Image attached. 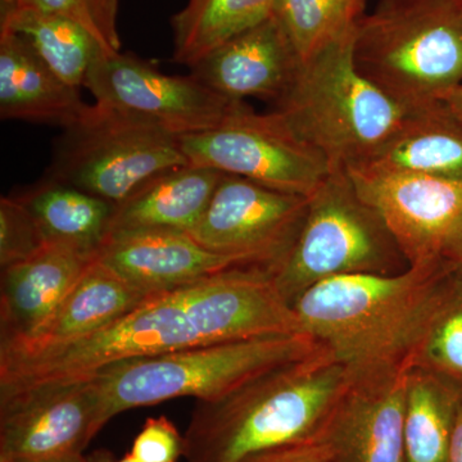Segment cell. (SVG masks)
<instances>
[{
  "label": "cell",
  "instance_id": "cell-1",
  "mask_svg": "<svg viewBox=\"0 0 462 462\" xmlns=\"http://www.w3.org/2000/svg\"><path fill=\"white\" fill-rule=\"evenodd\" d=\"M302 333L272 270L236 264L152 294L123 318L83 338L32 351L0 352V394L88 379L130 358Z\"/></svg>",
  "mask_w": 462,
  "mask_h": 462
},
{
  "label": "cell",
  "instance_id": "cell-2",
  "mask_svg": "<svg viewBox=\"0 0 462 462\" xmlns=\"http://www.w3.org/2000/svg\"><path fill=\"white\" fill-rule=\"evenodd\" d=\"M447 261L397 275H345L310 288L293 309L302 329L352 379L401 372L454 279Z\"/></svg>",
  "mask_w": 462,
  "mask_h": 462
},
{
  "label": "cell",
  "instance_id": "cell-3",
  "mask_svg": "<svg viewBox=\"0 0 462 462\" xmlns=\"http://www.w3.org/2000/svg\"><path fill=\"white\" fill-rule=\"evenodd\" d=\"M352 383L325 349L272 370L233 393L199 401L184 433L185 462H240L316 439Z\"/></svg>",
  "mask_w": 462,
  "mask_h": 462
},
{
  "label": "cell",
  "instance_id": "cell-4",
  "mask_svg": "<svg viewBox=\"0 0 462 462\" xmlns=\"http://www.w3.org/2000/svg\"><path fill=\"white\" fill-rule=\"evenodd\" d=\"M354 35L302 63L273 112L333 169L366 163L413 109L380 90L357 69Z\"/></svg>",
  "mask_w": 462,
  "mask_h": 462
},
{
  "label": "cell",
  "instance_id": "cell-5",
  "mask_svg": "<svg viewBox=\"0 0 462 462\" xmlns=\"http://www.w3.org/2000/svg\"><path fill=\"white\" fill-rule=\"evenodd\" d=\"M354 58L397 102H437L462 84V0H379L358 23Z\"/></svg>",
  "mask_w": 462,
  "mask_h": 462
},
{
  "label": "cell",
  "instance_id": "cell-6",
  "mask_svg": "<svg viewBox=\"0 0 462 462\" xmlns=\"http://www.w3.org/2000/svg\"><path fill=\"white\" fill-rule=\"evenodd\" d=\"M322 349L305 333L261 337L117 361L93 376L98 379L111 420L127 410L173 398H223L263 374Z\"/></svg>",
  "mask_w": 462,
  "mask_h": 462
},
{
  "label": "cell",
  "instance_id": "cell-7",
  "mask_svg": "<svg viewBox=\"0 0 462 462\" xmlns=\"http://www.w3.org/2000/svg\"><path fill=\"white\" fill-rule=\"evenodd\" d=\"M378 212L358 194L346 169H333L309 197L305 223L273 273L291 303L310 288L345 275H397L410 269Z\"/></svg>",
  "mask_w": 462,
  "mask_h": 462
},
{
  "label": "cell",
  "instance_id": "cell-8",
  "mask_svg": "<svg viewBox=\"0 0 462 462\" xmlns=\"http://www.w3.org/2000/svg\"><path fill=\"white\" fill-rule=\"evenodd\" d=\"M187 165L180 136L96 102L63 129L45 178L118 206L161 173Z\"/></svg>",
  "mask_w": 462,
  "mask_h": 462
},
{
  "label": "cell",
  "instance_id": "cell-9",
  "mask_svg": "<svg viewBox=\"0 0 462 462\" xmlns=\"http://www.w3.org/2000/svg\"><path fill=\"white\" fill-rule=\"evenodd\" d=\"M189 165L238 175L285 193L310 197L333 167L272 111L245 105L215 129L180 136Z\"/></svg>",
  "mask_w": 462,
  "mask_h": 462
},
{
  "label": "cell",
  "instance_id": "cell-10",
  "mask_svg": "<svg viewBox=\"0 0 462 462\" xmlns=\"http://www.w3.org/2000/svg\"><path fill=\"white\" fill-rule=\"evenodd\" d=\"M109 421L96 376L0 394V462H75Z\"/></svg>",
  "mask_w": 462,
  "mask_h": 462
},
{
  "label": "cell",
  "instance_id": "cell-11",
  "mask_svg": "<svg viewBox=\"0 0 462 462\" xmlns=\"http://www.w3.org/2000/svg\"><path fill=\"white\" fill-rule=\"evenodd\" d=\"M307 207L309 197L224 173L205 215L188 234L209 252L275 273L300 236Z\"/></svg>",
  "mask_w": 462,
  "mask_h": 462
},
{
  "label": "cell",
  "instance_id": "cell-12",
  "mask_svg": "<svg viewBox=\"0 0 462 462\" xmlns=\"http://www.w3.org/2000/svg\"><path fill=\"white\" fill-rule=\"evenodd\" d=\"M84 87L97 103L139 116L173 135L215 129L247 103L225 98L194 76H170L132 54H103Z\"/></svg>",
  "mask_w": 462,
  "mask_h": 462
},
{
  "label": "cell",
  "instance_id": "cell-13",
  "mask_svg": "<svg viewBox=\"0 0 462 462\" xmlns=\"http://www.w3.org/2000/svg\"><path fill=\"white\" fill-rule=\"evenodd\" d=\"M346 170L358 194L387 225L410 266L445 261L462 221V180L372 167Z\"/></svg>",
  "mask_w": 462,
  "mask_h": 462
},
{
  "label": "cell",
  "instance_id": "cell-14",
  "mask_svg": "<svg viewBox=\"0 0 462 462\" xmlns=\"http://www.w3.org/2000/svg\"><path fill=\"white\" fill-rule=\"evenodd\" d=\"M407 370L352 379L318 437L331 462H406Z\"/></svg>",
  "mask_w": 462,
  "mask_h": 462
},
{
  "label": "cell",
  "instance_id": "cell-15",
  "mask_svg": "<svg viewBox=\"0 0 462 462\" xmlns=\"http://www.w3.org/2000/svg\"><path fill=\"white\" fill-rule=\"evenodd\" d=\"M300 66L273 14L207 54L190 67V75L225 98H257L276 106L287 96Z\"/></svg>",
  "mask_w": 462,
  "mask_h": 462
},
{
  "label": "cell",
  "instance_id": "cell-16",
  "mask_svg": "<svg viewBox=\"0 0 462 462\" xmlns=\"http://www.w3.org/2000/svg\"><path fill=\"white\" fill-rule=\"evenodd\" d=\"M97 258L149 296L240 264L203 248L189 234L170 230L116 231Z\"/></svg>",
  "mask_w": 462,
  "mask_h": 462
},
{
  "label": "cell",
  "instance_id": "cell-17",
  "mask_svg": "<svg viewBox=\"0 0 462 462\" xmlns=\"http://www.w3.org/2000/svg\"><path fill=\"white\" fill-rule=\"evenodd\" d=\"M96 257L48 243L29 260L2 269L0 346L38 333Z\"/></svg>",
  "mask_w": 462,
  "mask_h": 462
},
{
  "label": "cell",
  "instance_id": "cell-18",
  "mask_svg": "<svg viewBox=\"0 0 462 462\" xmlns=\"http://www.w3.org/2000/svg\"><path fill=\"white\" fill-rule=\"evenodd\" d=\"M80 89L65 83L17 33L0 30V117L62 129L87 111Z\"/></svg>",
  "mask_w": 462,
  "mask_h": 462
},
{
  "label": "cell",
  "instance_id": "cell-19",
  "mask_svg": "<svg viewBox=\"0 0 462 462\" xmlns=\"http://www.w3.org/2000/svg\"><path fill=\"white\" fill-rule=\"evenodd\" d=\"M148 297L96 257L38 333L0 346V352L32 351L83 338L123 318Z\"/></svg>",
  "mask_w": 462,
  "mask_h": 462
},
{
  "label": "cell",
  "instance_id": "cell-20",
  "mask_svg": "<svg viewBox=\"0 0 462 462\" xmlns=\"http://www.w3.org/2000/svg\"><path fill=\"white\" fill-rule=\"evenodd\" d=\"M223 175L217 170L193 165L161 173L116 206L111 233L134 230L189 233L205 215Z\"/></svg>",
  "mask_w": 462,
  "mask_h": 462
},
{
  "label": "cell",
  "instance_id": "cell-21",
  "mask_svg": "<svg viewBox=\"0 0 462 462\" xmlns=\"http://www.w3.org/2000/svg\"><path fill=\"white\" fill-rule=\"evenodd\" d=\"M355 167L462 180V123L442 100L421 106L366 163Z\"/></svg>",
  "mask_w": 462,
  "mask_h": 462
},
{
  "label": "cell",
  "instance_id": "cell-22",
  "mask_svg": "<svg viewBox=\"0 0 462 462\" xmlns=\"http://www.w3.org/2000/svg\"><path fill=\"white\" fill-rule=\"evenodd\" d=\"M16 197L32 212L51 245L97 256L111 233L116 206L71 185L45 178Z\"/></svg>",
  "mask_w": 462,
  "mask_h": 462
},
{
  "label": "cell",
  "instance_id": "cell-23",
  "mask_svg": "<svg viewBox=\"0 0 462 462\" xmlns=\"http://www.w3.org/2000/svg\"><path fill=\"white\" fill-rule=\"evenodd\" d=\"M462 394L430 372L409 367L404 391L406 462H447Z\"/></svg>",
  "mask_w": 462,
  "mask_h": 462
},
{
  "label": "cell",
  "instance_id": "cell-24",
  "mask_svg": "<svg viewBox=\"0 0 462 462\" xmlns=\"http://www.w3.org/2000/svg\"><path fill=\"white\" fill-rule=\"evenodd\" d=\"M0 30L23 36L38 56L76 89L84 87L94 62L108 54L84 27L32 8H2Z\"/></svg>",
  "mask_w": 462,
  "mask_h": 462
},
{
  "label": "cell",
  "instance_id": "cell-25",
  "mask_svg": "<svg viewBox=\"0 0 462 462\" xmlns=\"http://www.w3.org/2000/svg\"><path fill=\"white\" fill-rule=\"evenodd\" d=\"M275 0H187L173 14V60L193 67L234 36L273 14Z\"/></svg>",
  "mask_w": 462,
  "mask_h": 462
},
{
  "label": "cell",
  "instance_id": "cell-26",
  "mask_svg": "<svg viewBox=\"0 0 462 462\" xmlns=\"http://www.w3.org/2000/svg\"><path fill=\"white\" fill-rule=\"evenodd\" d=\"M367 0H275L273 16L300 65L354 35Z\"/></svg>",
  "mask_w": 462,
  "mask_h": 462
},
{
  "label": "cell",
  "instance_id": "cell-27",
  "mask_svg": "<svg viewBox=\"0 0 462 462\" xmlns=\"http://www.w3.org/2000/svg\"><path fill=\"white\" fill-rule=\"evenodd\" d=\"M410 367L433 374L462 394V273L457 270L425 328Z\"/></svg>",
  "mask_w": 462,
  "mask_h": 462
},
{
  "label": "cell",
  "instance_id": "cell-28",
  "mask_svg": "<svg viewBox=\"0 0 462 462\" xmlns=\"http://www.w3.org/2000/svg\"><path fill=\"white\" fill-rule=\"evenodd\" d=\"M26 7L67 18L84 27L108 54L120 53L117 0H2V8Z\"/></svg>",
  "mask_w": 462,
  "mask_h": 462
},
{
  "label": "cell",
  "instance_id": "cell-29",
  "mask_svg": "<svg viewBox=\"0 0 462 462\" xmlns=\"http://www.w3.org/2000/svg\"><path fill=\"white\" fill-rule=\"evenodd\" d=\"M29 208L14 197L0 199V266L2 269L35 256L47 245Z\"/></svg>",
  "mask_w": 462,
  "mask_h": 462
},
{
  "label": "cell",
  "instance_id": "cell-30",
  "mask_svg": "<svg viewBox=\"0 0 462 462\" xmlns=\"http://www.w3.org/2000/svg\"><path fill=\"white\" fill-rule=\"evenodd\" d=\"M130 454L139 462H178L184 454V436L166 416L149 418Z\"/></svg>",
  "mask_w": 462,
  "mask_h": 462
},
{
  "label": "cell",
  "instance_id": "cell-31",
  "mask_svg": "<svg viewBox=\"0 0 462 462\" xmlns=\"http://www.w3.org/2000/svg\"><path fill=\"white\" fill-rule=\"evenodd\" d=\"M240 462H331L329 451L320 439L279 447L249 456Z\"/></svg>",
  "mask_w": 462,
  "mask_h": 462
},
{
  "label": "cell",
  "instance_id": "cell-32",
  "mask_svg": "<svg viewBox=\"0 0 462 462\" xmlns=\"http://www.w3.org/2000/svg\"><path fill=\"white\" fill-rule=\"evenodd\" d=\"M447 462H462V400L456 416Z\"/></svg>",
  "mask_w": 462,
  "mask_h": 462
},
{
  "label": "cell",
  "instance_id": "cell-33",
  "mask_svg": "<svg viewBox=\"0 0 462 462\" xmlns=\"http://www.w3.org/2000/svg\"><path fill=\"white\" fill-rule=\"evenodd\" d=\"M445 260L462 273V221L447 248Z\"/></svg>",
  "mask_w": 462,
  "mask_h": 462
},
{
  "label": "cell",
  "instance_id": "cell-34",
  "mask_svg": "<svg viewBox=\"0 0 462 462\" xmlns=\"http://www.w3.org/2000/svg\"><path fill=\"white\" fill-rule=\"evenodd\" d=\"M439 100L445 103L449 109L462 123V84L454 88L440 97Z\"/></svg>",
  "mask_w": 462,
  "mask_h": 462
},
{
  "label": "cell",
  "instance_id": "cell-35",
  "mask_svg": "<svg viewBox=\"0 0 462 462\" xmlns=\"http://www.w3.org/2000/svg\"><path fill=\"white\" fill-rule=\"evenodd\" d=\"M75 462H109V457L107 455H93L90 456V457H88V456H84V457L81 458V460Z\"/></svg>",
  "mask_w": 462,
  "mask_h": 462
},
{
  "label": "cell",
  "instance_id": "cell-36",
  "mask_svg": "<svg viewBox=\"0 0 462 462\" xmlns=\"http://www.w3.org/2000/svg\"><path fill=\"white\" fill-rule=\"evenodd\" d=\"M117 462H139L138 460H136L135 457H134V456L132 454H127L126 456H125L124 458H121L120 461H117Z\"/></svg>",
  "mask_w": 462,
  "mask_h": 462
}]
</instances>
